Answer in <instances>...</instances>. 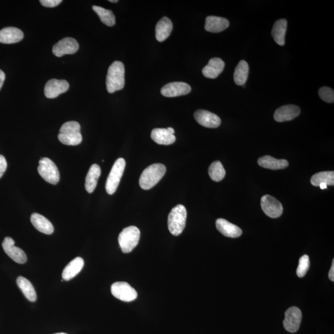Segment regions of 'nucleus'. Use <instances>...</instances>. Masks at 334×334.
Instances as JSON below:
<instances>
[{"mask_svg":"<svg viewBox=\"0 0 334 334\" xmlns=\"http://www.w3.org/2000/svg\"><path fill=\"white\" fill-rule=\"evenodd\" d=\"M319 95L322 100L327 103H333L334 91L328 87H321L319 91Z\"/></svg>","mask_w":334,"mask_h":334,"instance_id":"obj_34","label":"nucleus"},{"mask_svg":"<svg viewBox=\"0 0 334 334\" xmlns=\"http://www.w3.org/2000/svg\"><path fill=\"white\" fill-rule=\"evenodd\" d=\"M249 65L247 62L241 60L236 66L234 73V81L238 85H244L248 79Z\"/></svg>","mask_w":334,"mask_h":334,"instance_id":"obj_29","label":"nucleus"},{"mask_svg":"<svg viewBox=\"0 0 334 334\" xmlns=\"http://www.w3.org/2000/svg\"><path fill=\"white\" fill-rule=\"evenodd\" d=\"M190 85L183 82H170L164 85L161 90L162 96L167 97H175L186 95L190 93Z\"/></svg>","mask_w":334,"mask_h":334,"instance_id":"obj_14","label":"nucleus"},{"mask_svg":"<svg viewBox=\"0 0 334 334\" xmlns=\"http://www.w3.org/2000/svg\"><path fill=\"white\" fill-rule=\"evenodd\" d=\"M216 227L218 231L227 237L237 238L242 234L240 228L224 218L217 220Z\"/></svg>","mask_w":334,"mask_h":334,"instance_id":"obj_19","label":"nucleus"},{"mask_svg":"<svg viewBox=\"0 0 334 334\" xmlns=\"http://www.w3.org/2000/svg\"><path fill=\"white\" fill-rule=\"evenodd\" d=\"M195 120L199 125L209 128H216L220 125L221 120L217 115L205 110L195 112Z\"/></svg>","mask_w":334,"mask_h":334,"instance_id":"obj_15","label":"nucleus"},{"mask_svg":"<svg viewBox=\"0 0 334 334\" xmlns=\"http://www.w3.org/2000/svg\"><path fill=\"white\" fill-rule=\"evenodd\" d=\"M15 242L11 237H6L2 243L5 252L10 258L18 264H25L28 258L25 251L14 245Z\"/></svg>","mask_w":334,"mask_h":334,"instance_id":"obj_12","label":"nucleus"},{"mask_svg":"<svg viewBox=\"0 0 334 334\" xmlns=\"http://www.w3.org/2000/svg\"><path fill=\"white\" fill-rule=\"evenodd\" d=\"M84 265L83 259L77 257L72 260L64 269L62 277L65 281H69L73 279L82 270Z\"/></svg>","mask_w":334,"mask_h":334,"instance_id":"obj_23","label":"nucleus"},{"mask_svg":"<svg viewBox=\"0 0 334 334\" xmlns=\"http://www.w3.org/2000/svg\"><path fill=\"white\" fill-rule=\"evenodd\" d=\"M62 144L67 146H77L81 143L82 137L81 126L76 122H69L63 124L58 136Z\"/></svg>","mask_w":334,"mask_h":334,"instance_id":"obj_3","label":"nucleus"},{"mask_svg":"<svg viewBox=\"0 0 334 334\" xmlns=\"http://www.w3.org/2000/svg\"><path fill=\"white\" fill-rule=\"evenodd\" d=\"M109 2H110L111 3H117L118 1V0H110V1H109Z\"/></svg>","mask_w":334,"mask_h":334,"instance_id":"obj_41","label":"nucleus"},{"mask_svg":"<svg viewBox=\"0 0 334 334\" xmlns=\"http://www.w3.org/2000/svg\"><path fill=\"white\" fill-rule=\"evenodd\" d=\"M17 284L19 288L21 290L27 299L32 301V302L36 301V292H35L33 285L29 282V280L24 277L20 276L17 278Z\"/></svg>","mask_w":334,"mask_h":334,"instance_id":"obj_28","label":"nucleus"},{"mask_svg":"<svg viewBox=\"0 0 334 334\" xmlns=\"http://www.w3.org/2000/svg\"><path fill=\"white\" fill-rule=\"evenodd\" d=\"M166 172V167L162 164H154L147 167L142 173L140 185L144 190H148L158 184Z\"/></svg>","mask_w":334,"mask_h":334,"instance_id":"obj_2","label":"nucleus"},{"mask_svg":"<svg viewBox=\"0 0 334 334\" xmlns=\"http://www.w3.org/2000/svg\"><path fill=\"white\" fill-rule=\"evenodd\" d=\"M261 205L262 211L268 217L276 218L281 216L283 206L276 198L270 195H265L261 198Z\"/></svg>","mask_w":334,"mask_h":334,"instance_id":"obj_9","label":"nucleus"},{"mask_svg":"<svg viewBox=\"0 0 334 334\" xmlns=\"http://www.w3.org/2000/svg\"><path fill=\"white\" fill-rule=\"evenodd\" d=\"M61 2V0H40V1L41 5L47 8L57 7Z\"/></svg>","mask_w":334,"mask_h":334,"instance_id":"obj_35","label":"nucleus"},{"mask_svg":"<svg viewBox=\"0 0 334 334\" xmlns=\"http://www.w3.org/2000/svg\"><path fill=\"white\" fill-rule=\"evenodd\" d=\"M31 221L35 228L44 234L51 235L54 232L52 224L42 215L34 213L31 215Z\"/></svg>","mask_w":334,"mask_h":334,"instance_id":"obj_22","label":"nucleus"},{"mask_svg":"<svg viewBox=\"0 0 334 334\" xmlns=\"http://www.w3.org/2000/svg\"><path fill=\"white\" fill-rule=\"evenodd\" d=\"M93 9L104 25L109 27L115 25V16L111 10H106L98 6H93Z\"/></svg>","mask_w":334,"mask_h":334,"instance_id":"obj_31","label":"nucleus"},{"mask_svg":"<svg viewBox=\"0 0 334 334\" xmlns=\"http://www.w3.org/2000/svg\"><path fill=\"white\" fill-rule=\"evenodd\" d=\"M126 167L125 160L119 158L115 161L113 167L112 168L110 174L106 180L105 189L106 193L112 195L117 191L118 186L122 179L124 170Z\"/></svg>","mask_w":334,"mask_h":334,"instance_id":"obj_6","label":"nucleus"},{"mask_svg":"<svg viewBox=\"0 0 334 334\" xmlns=\"http://www.w3.org/2000/svg\"><path fill=\"white\" fill-rule=\"evenodd\" d=\"M229 26V21L224 17L208 16L206 17L205 29L212 33H218L226 30Z\"/></svg>","mask_w":334,"mask_h":334,"instance_id":"obj_20","label":"nucleus"},{"mask_svg":"<svg viewBox=\"0 0 334 334\" xmlns=\"http://www.w3.org/2000/svg\"><path fill=\"white\" fill-rule=\"evenodd\" d=\"M37 170L41 177L50 184L57 185L60 181L58 168L52 160L47 158L41 159Z\"/></svg>","mask_w":334,"mask_h":334,"instance_id":"obj_7","label":"nucleus"},{"mask_svg":"<svg viewBox=\"0 0 334 334\" xmlns=\"http://www.w3.org/2000/svg\"><path fill=\"white\" fill-rule=\"evenodd\" d=\"M302 319V313L297 307L292 306L286 310L283 326L286 330L291 333H295L299 329Z\"/></svg>","mask_w":334,"mask_h":334,"instance_id":"obj_10","label":"nucleus"},{"mask_svg":"<svg viewBox=\"0 0 334 334\" xmlns=\"http://www.w3.org/2000/svg\"><path fill=\"white\" fill-rule=\"evenodd\" d=\"M258 164L260 166L271 170H280L288 166V162L284 159H277L270 155H265L259 158Z\"/></svg>","mask_w":334,"mask_h":334,"instance_id":"obj_25","label":"nucleus"},{"mask_svg":"<svg viewBox=\"0 0 334 334\" xmlns=\"http://www.w3.org/2000/svg\"><path fill=\"white\" fill-rule=\"evenodd\" d=\"M112 295L118 300L130 302L137 299L138 293L129 283L125 282H118L111 286Z\"/></svg>","mask_w":334,"mask_h":334,"instance_id":"obj_8","label":"nucleus"},{"mask_svg":"<svg viewBox=\"0 0 334 334\" xmlns=\"http://www.w3.org/2000/svg\"><path fill=\"white\" fill-rule=\"evenodd\" d=\"M167 129L171 133V134L174 135V133H175V130L172 128H168Z\"/></svg>","mask_w":334,"mask_h":334,"instance_id":"obj_40","label":"nucleus"},{"mask_svg":"<svg viewBox=\"0 0 334 334\" xmlns=\"http://www.w3.org/2000/svg\"><path fill=\"white\" fill-rule=\"evenodd\" d=\"M224 68L225 63L221 59L212 58L203 69V74L207 78L215 79L223 72Z\"/></svg>","mask_w":334,"mask_h":334,"instance_id":"obj_18","label":"nucleus"},{"mask_svg":"<svg viewBox=\"0 0 334 334\" xmlns=\"http://www.w3.org/2000/svg\"><path fill=\"white\" fill-rule=\"evenodd\" d=\"M286 29H287V21L286 19H279L275 23L272 30V35L278 45L284 46Z\"/></svg>","mask_w":334,"mask_h":334,"instance_id":"obj_27","label":"nucleus"},{"mask_svg":"<svg viewBox=\"0 0 334 334\" xmlns=\"http://www.w3.org/2000/svg\"><path fill=\"white\" fill-rule=\"evenodd\" d=\"M54 334H67V333H63V332H61V333H54Z\"/></svg>","mask_w":334,"mask_h":334,"instance_id":"obj_42","label":"nucleus"},{"mask_svg":"<svg viewBox=\"0 0 334 334\" xmlns=\"http://www.w3.org/2000/svg\"><path fill=\"white\" fill-rule=\"evenodd\" d=\"M319 186L321 188V189H322V190H324V189L327 188V185L325 184V183H321V184L319 185Z\"/></svg>","mask_w":334,"mask_h":334,"instance_id":"obj_39","label":"nucleus"},{"mask_svg":"<svg viewBox=\"0 0 334 334\" xmlns=\"http://www.w3.org/2000/svg\"><path fill=\"white\" fill-rule=\"evenodd\" d=\"M173 30V24L167 17H162L155 27L156 39L160 42H164L170 36Z\"/></svg>","mask_w":334,"mask_h":334,"instance_id":"obj_21","label":"nucleus"},{"mask_svg":"<svg viewBox=\"0 0 334 334\" xmlns=\"http://www.w3.org/2000/svg\"><path fill=\"white\" fill-rule=\"evenodd\" d=\"M300 112V108L296 105H287L280 106L275 112L274 119L277 122H288L297 117Z\"/></svg>","mask_w":334,"mask_h":334,"instance_id":"obj_16","label":"nucleus"},{"mask_svg":"<svg viewBox=\"0 0 334 334\" xmlns=\"http://www.w3.org/2000/svg\"><path fill=\"white\" fill-rule=\"evenodd\" d=\"M311 183L313 186H319L321 183L333 186L334 172L333 171H321L312 176Z\"/></svg>","mask_w":334,"mask_h":334,"instance_id":"obj_30","label":"nucleus"},{"mask_svg":"<svg viewBox=\"0 0 334 334\" xmlns=\"http://www.w3.org/2000/svg\"><path fill=\"white\" fill-rule=\"evenodd\" d=\"M141 232L135 226L124 229L118 236V243L124 253H129L137 247L140 241Z\"/></svg>","mask_w":334,"mask_h":334,"instance_id":"obj_5","label":"nucleus"},{"mask_svg":"<svg viewBox=\"0 0 334 334\" xmlns=\"http://www.w3.org/2000/svg\"><path fill=\"white\" fill-rule=\"evenodd\" d=\"M152 140L157 144L161 145H170L175 143V136L171 134L165 128L153 129L151 132Z\"/></svg>","mask_w":334,"mask_h":334,"instance_id":"obj_24","label":"nucleus"},{"mask_svg":"<svg viewBox=\"0 0 334 334\" xmlns=\"http://www.w3.org/2000/svg\"><path fill=\"white\" fill-rule=\"evenodd\" d=\"M125 66L122 62L115 61L110 65L106 75V90L109 93L123 90L125 86Z\"/></svg>","mask_w":334,"mask_h":334,"instance_id":"obj_1","label":"nucleus"},{"mask_svg":"<svg viewBox=\"0 0 334 334\" xmlns=\"http://www.w3.org/2000/svg\"><path fill=\"white\" fill-rule=\"evenodd\" d=\"M100 175H101V169L99 165L97 164L92 165L85 178V188L88 193H93L95 190Z\"/></svg>","mask_w":334,"mask_h":334,"instance_id":"obj_26","label":"nucleus"},{"mask_svg":"<svg viewBox=\"0 0 334 334\" xmlns=\"http://www.w3.org/2000/svg\"><path fill=\"white\" fill-rule=\"evenodd\" d=\"M7 168V162L6 161L5 157L0 155V179L4 175L5 171Z\"/></svg>","mask_w":334,"mask_h":334,"instance_id":"obj_36","label":"nucleus"},{"mask_svg":"<svg viewBox=\"0 0 334 334\" xmlns=\"http://www.w3.org/2000/svg\"><path fill=\"white\" fill-rule=\"evenodd\" d=\"M310 265L309 258L308 255H303L299 260L297 274L300 278L303 277L308 272Z\"/></svg>","mask_w":334,"mask_h":334,"instance_id":"obj_33","label":"nucleus"},{"mask_svg":"<svg viewBox=\"0 0 334 334\" xmlns=\"http://www.w3.org/2000/svg\"><path fill=\"white\" fill-rule=\"evenodd\" d=\"M187 211L184 206L177 205L171 209L168 217V227L170 232L174 236H179L186 226Z\"/></svg>","mask_w":334,"mask_h":334,"instance_id":"obj_4","label":"nucleus"},{"mask_svg":"<svg viewBox=\"0 0 334 334\" xmlns=\"http://www.w3.org/2000/svg\"><path fill=\"white\" fill-rule=\"evenodd\" d=\"M5 80V75L4 72L2 70H0V90L4 85V81Z\"/></svg>","mask_w":334,"mask_h":334,"instance_id":"obj_38","label":"nucleus"},{"mask_svg":"<svg viewBox=\"0 0 334 334\" xmlns=\"http://www.w3.org/2000/svg\"><path fill=\"white\" fill-rule=\"evenodd\" d=\"M329 277L331 281H334V259H333L332 266H331L329 273Z\"/></svg>","mask_w":334,"mask_h":334,"instance_id":"obj_37","label":"nucleus"},{"mask_svg":"<svg viewBox=\"0 0 334 334\" xmlns=\"http://www.w3.org/2000/svg\"><path fill=\"white\" fill-rule=\"evenodd\" d=\"M78 49L79 44L75 38L66 37L53 46L52 52L56 57H61L64 55L74 54Z\"/></svg>","mask_w":334,"mask_h":334,"instance_id":"obj_11","label":"nucleus"},{"mask_svg":"<svg viewBox=\"0 0 334 334\" xmlns=\"http://www.w3.org/2000/svg\"><path fill=\"white\" fill-rule=\"evenodd\" d=\"M70 85L65 80L52 79L47 82L44 93L47 98L54 99L69 90Z\"/></svg>","mask_w":334,"mask_h":334,"instance_id":"obj_13","label":"nucleus"},{"mask_svg":"<svg viewBox=\"0 0 334 334\" xmlns=\"http://www.w3.org/2000/svg\"><path fill=\"white\" fill-rule=\"evenodd\" d=\"M24 38V34L19 29L8 27L0 31V43L12 44L19 42Z\"/></svg>","mask_w":334,"mask_h":334,"instance_id":"obj_17","label":"nucleus"},{"mask_svg":"<svg viewBox=\"0 0 334 334\" xmlns=\"http://www.w3.org/2000/svg\"><path fill=\"white\" fill-rule=\"evenodd\" d=\"M226 170L220 161H215L210 165L209 174L213 181H221L226 176Z\"/></svg>","mask_w":334,"mask_h":334,"instance_id":"obj_32","label":"nucleus"}]
</instances>
